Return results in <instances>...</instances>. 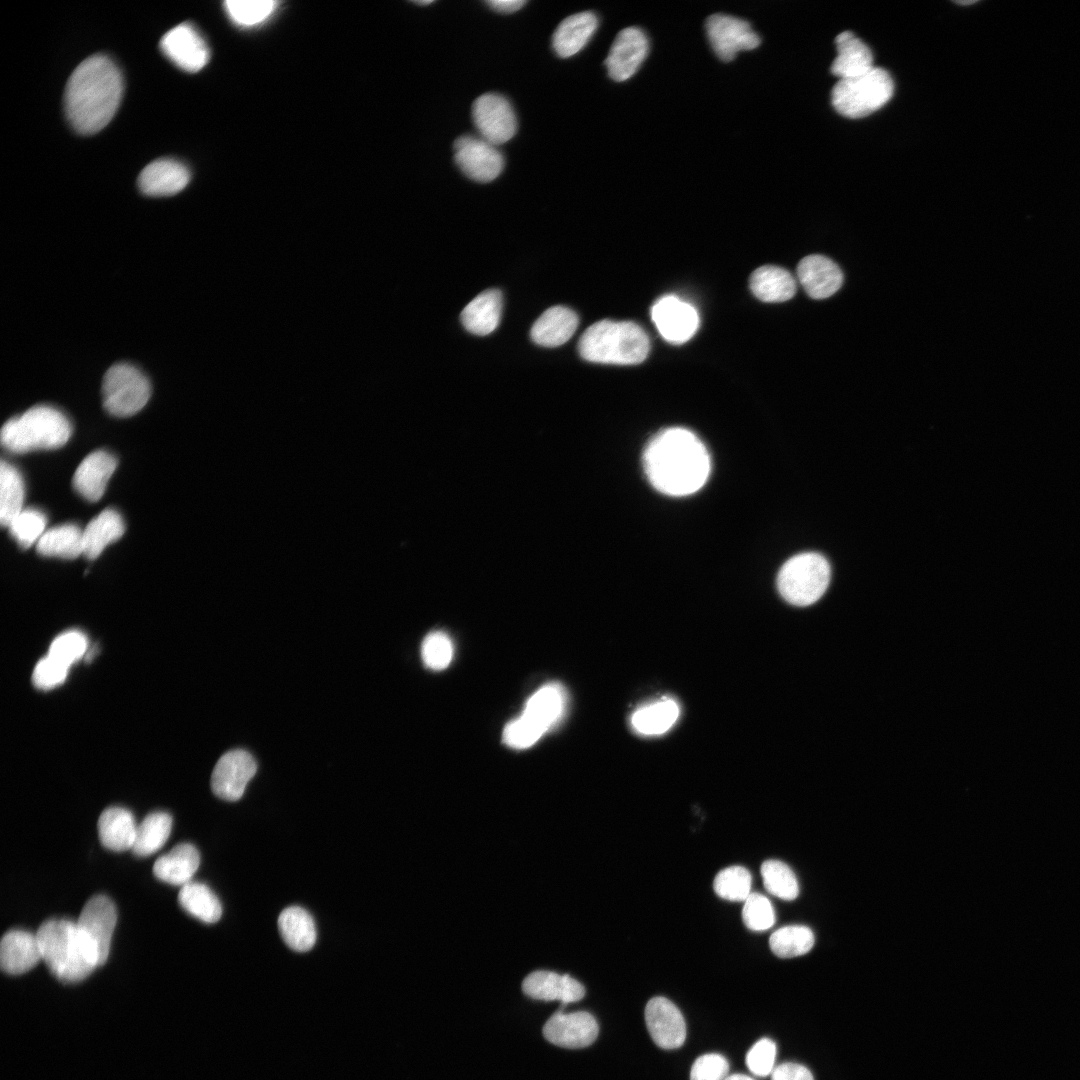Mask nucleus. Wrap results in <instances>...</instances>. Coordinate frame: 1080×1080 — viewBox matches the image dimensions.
Returning a JSON list of instances; mask_svg holds the SVG:
<instances>
[{"label": "nucleus", "instance_id": "37998d69", "mask_svg": "<svg viewBox=\"0 0 1080 1080\" xmlns=\"http://www.w3.org/2000/svg\"><path fill=\"white\" fill-rule=\"evenodd\" d=\"M453 643L443 631H433L423 640L421 657L426 667L434 671L447 668L453 658Z\"/></svg>", "mask_w": 1080, "mask_h": 1080}, {"label": "nucleus", "instance_id": "79ce46f5", "mask_svg": "<svg viewBox=\"0 0 1080 1080\" xmlns=\"http://www.w3.org/2000/svg\"><path fill=\"white\" fill-rule=\"evenodd\" d=\"M47 519L43 512L35 508L23 509L9 524L11 536L22 549L29 548L45 532Z\"/></svg>", "mask_w": 1080, "mask_h": 1080}, {"label": "nucleus", "instance_id": "2f4dec72", "mask_svg": "<svg viewBox=\"0 0 1080 1080\" xmlns=\"http://www.w3.org/2000/svg\"><path fill=\"white\" fill-rule=\"evenodd\" d=\"M125 525L121 515L107 508L94 517L83 530V555L97 558L107 545L122 537Z\"/></svg>", "mask_w": 1080, "mask_h": 1080}, {"label": "nucleus", "instance_id": "cd10ccee", "mask_svg": "<svg viewBox=\"0 0 1080 1080\" xmlns=\"http://www.w3.org/2000/svg\"><path fill=\"white\" fill-rule=\"evenodd\" d=\"M598 26V19L591 11L576 13L565 18L552 37L555 53L568 58L579 52L590 40Z\"/></svg>", "mask_w": 1080, "mask_h": 1080}, {"label": "nucleus", "instance_id": "c756f323", "mask_svg": "<svg viewBox=\"0 0 1080 1080\" xmlns=\"http://www.w3.org/2000/svg\"><path fill=\"white\" fill-rule=\"evenodd\" d=\"M749 285L755 297L763 302L778 303L791 299L797 290L796 280L786 269L764 265L750 276Z\"/></svg>", "mask_w": 1080, "mask_h": 1080}, {"label": "nucleus", "instance_id": "4c0bfd02", "mask_svg": "<svg viewBox=\"0 0 1080 1080\" xmlns=\"http://www.w3.org/2000/svg\"><path fill=\"white\" fill-rule=\"evenodd\" d=\"M0 487V522L8 527L24 509L25 488L21 473L4 460L1 461Z\"/></svg>", "mask_w": 1080, "mask_h": 1080}, {"label": "nucleus", "instance_id": "09e8293b", "mask_svg": "<svg viewBox=\"0 0 1080 1080\" xmlns=\"http://www.w3.org/2000/svg\"><path fill=\"white\" fill-rule=\"evenodd\" d=\"M68 669L67 665L47 655L39 660L34 668L33 684L39 689L54 688L64 682Z\"/></svg>", "mask_w": 1080, "mask_h": 1080}, {"label": "nucleus", "instance_id": "4be33fe9", "mask_svg": "<svg viewBox=\"0 0 1080 1080\" xmlns=\"http://www.w3.org/2000/svg\"><path fill=\"white\" fill-rule=\"evenodd\" d=\"M189 180L190 172L183 163L164 158L151 162L141 171L138 186L148 196H170L184 189Z\"/></svg>", "mask_w": 1080, "mask_h": 1080}, {"label": "nucleus", "instance_id": "1a4fd4ad", "mask_svg": "<svg viewBox=\"0 0 1080 1080\" xmlns=\"http://www.w3.org/2000/svg\"><path fill=\"white\" fill-rule=\"evenodd\" d=\"M150 395L149 380L131 364H115L103 377V405L113 416L129 417L138 413L147 404Z\"/></svg>", "mask_w": 1080, "mask_h": 1080}, {"label": "nucleus", "instance_id": "a878e982", "mask_svg": "<svg viewBox=\"0 0 1080 1080\" xmlns=\"http://www.w3.org/2000/svg\"><path fill=\"white\" fill-rule=\"evenodd\" d=\"M837 56L831 65V73L839 79L863 75L874 68L870 48L851 31H844L835 38Z\"/></svg>", "mask_w": 1080, "mask_h": 1080}, {"label": "nucleus", "instance_id": "ddd939ff", "mask_svg": "<svg viewBox=\"0 0 1080 1080\" xmlns=\"http://www.w3.org/2000/svg\"><path fill=\"white\" fill-rule=\"evenodd\" d=\"M651 317L661 336L674 344L688 341L699 326L697 310L675 295L658 299L652 306Z\"/></svg>", "mask_w": 1080, "mask_h": 1080}, {"label": "nucleus", "instance_id": "603ef678", "mask_svg": "<svg viewBox=\"0 0 1080 1080\" xmlns=\"http://www.w3.org/2000/svg\"><path fill=\"white\" fill-rule=\"evenodd\" d=\"M492 9L501 13H512L521 9L526 1L524 0H491L486 2Z\"/></svg>", "mask_w": 1080, "mask_h": 1080}, {"label": "nucleus", "instance_id": "f8f14e48", "mask_svg": "<svg viewBox=\"0 0 1080 1080\" xmlns=\"http://www.w3.org/2000/svg\"><path fill=\"white\" fill-rule=\"evenodd\" d=\"M454 159L459 169L471 180L487 183L503 170L504 158L495 145L485 139L463 135L454 142Z\"/></svg>", "mask_w": 1080, "mask_h": 1080}, {"label": "nucleus", "instance_id": "f3484780", "mask_svg": "<svg viewBox=\"0 0 1080 1080\" xmlns=\"http://www.w3.org/2000/svg\"><path fill=\"white\" fill-rule=\"evenodd\" d=\"M598 1024L586 1011L553 1014L543 1026V1036L552 1044L577 1049L591 1045L597 1038Z\"/></svg>", "mask_w": 1080, "mask_h": 1080}, {"label": "nucleus", "instance_id": "7c9ffc66", "mask_svg": "<svg viewBox=\"0 0 1080 1080\" xmlns=\"http://www.w3.org/2000/svg\"><path fill=\"white\" fill-rule=\"evenodd\" d=\"M137 824L132 813L123 807L105 809L98 820L99 838L104 847L120 852L132 849Z\"/></svg>", "mask_w": 1080, "mask_h": 1080}, {"label": "nucleus", "instance_id": "3c124183", "mask_svg": "<svg viewBox=\"0 0 1080 1080\" xmlns=\"http://www.w3.org/2000/svg\"><path fill=\"white\" fill-rule=\"evenodd\" d=\"M772 1080H814L808 1068L797 1063H783L771 1073Z\"/></svg>", "mask_w": 1080, "mask_h": 1080}, {"label": "nucleus", "instance_id": "ea45409f", "mask_svg": "<svg viewBox=\"0 0 1080 1080\" xmlns=\"http://www.w3.org/2000/svg\"><path fill=\"white\" fill-rule=\"evenodd\" d=\"M765 889L782 900H794L799 894V884L794 872L782 861L770 859L761 865Z\"/></svg>", "mask_w": 1080, "mask_h": 1080}, {"label": "nucleus", "instance_id": "2eb2a0df", "mask_svg": "<svg viewBox=\"0 0 1080 1080\" xmlns=\"http://www.w3.org/2000/svg\"><path fill=\"white\" fill-rule=\"evenodd\" d=\"M164 55L176 66L187 72L201 70L209 61L210 52L199 31L191 24L182 23L169 30L161 39Z\"/></svg>", "mask_w": 1080, "mask_h": 1080}, {"label": "nucleus", "instance_id": "39448f33", "mask_svg": "<svg viewBox=\"0 0 1080 1080\" xmlns=\"http://www.w3.org/2000/svg\"><path fill=\"white\" fill-rule=\"evenodd\" d=\"M72 433L68 418L58 409L37 405L9 419L1 430V443L12 453L62 447Z\"/></svg>", "mask_w": 1080, "mask_h": 1080}, {"label": "nucleus", "instance_id": "a18cd8bd", "mask_svg": "<svg viewBox=\"0 0 1080 1080\" xmlns=\"http://www.w3.org/2000/svg\"><path fill=\"white\" fill-rule=\"evenodd\" d=\"M742 919L752 931H764L775 923V912L770 900L759 893H751L744 901Z\"/></svg>", "mask_w": 1080, "mask_h": 1080}, {"label": "nucleus", "instance_id": "c85d7f7f", "mask_svg": "<svg viewBox=\"0 0 1080 1080\" xmlns=\"http://www.w3.org/2000/svg\"><path fill=\"white\" fill-rule=\"evenodd\" d=\"M199 864L200 854L196 847L190 843H180L155 861L153 872L163 882L183 886L191 881Z\"/></svg>", "mask_w": 1080, "mask_h": 1080}, {"label": "nucleus", "instance_id": "a19ab883", "mask_svg": "<svg viewBox=\"0 0 1080 1080\" xmlns=\"http://www.w3.org/2000/svg\"><path fill=\"white\" fill-rule=\"evenodd\" d=\"M752 877L743 866H729L717 873L713 888L715 893L728 901H745L751 894Z\"/></svg>", "mask_w": 1080, "mask_h": 1080}, {"label": "nucleus", "instance_id": "6e6552de", "mask_svg": "<svg viewBox=\"0 0 1080 1080\" xmlns=\"http://www.w3.org/2000/svg\"><path fill=\"white\" fill-rule=\"evenodd\" d=\"M830 565L820 554L806 552L790 558L781 567L777 587L781 596L795 606L816 602L830 582Z\"/></svg>", "mask_w": 1080, "mask_h": 1080}, {"label": "nucleus", "instance_id": "bb28decb", "mask_svg": "<svg viewBox=\"0 0 1080 1080\" xmlns=\"http://www.w3.org/2000/svg\"><path fill=\"white\" fill-rule=\"evenodd\" d=\"M502 309V292L498 289H489L478 294L465 306L460 319L467 331L475 335L485 336L497 328Z\"/></svg>", "mask_w": 1080, "mask_h": 1080}, {"label": "nucleus", "instance_id": "f03ea898", "mask_svg": "<svg viewBox=\"0 0 1080 1080\" xmlns=\"http://www.w3.org/2000/svg\"><path fill=\"white\" fill-rule=\"evenodd\" d=\"M122 94L123 78L118 66L106 55H93L81 62L67 81V119L80 134L97 133L114 117Z\"/></svg>", "mask_w": 1080, "mask_h": 1080}, {"label": "nucleus", "instance_id": "8fccbe9b", "mask_svg": "<svg viewBox=\"0 0 1080 1080\" xmlns=\"http://www.w3.org/2000/svg\"><path fill=\"white\" fill-rule=\"evenodd\" d=\"M727 1059L717 1053L704 1054L693 1063L690 1080H725L728 1076Z\"/></svg>", "mask_w": 1080, "mask_h": 1080}, {"label": "nucleus", "instance_id": "20e7f679", "mask_svg": "<svg viewBox=\"0 0 1080 1080\" xmlns=\"http://www.w3.org/2000/svg\"><path fill=\"white\" fill-rule=\"evenodd\" d=\"M650 350L646 332L631 321L604 319L589 326L578 342L580 356L589 362L634 365L643 362Z\"/></svg>", "mask_w": 1080, "mask_h": 1080}, {"label": "nucleus", "instance_id": "58836bf2", "mask_svg": "<svg viewBox=\"0 0 1080 1080\" xmlns=\"http://www.w3.org/2000/svg\"><path fill=\"white\" fill-rule=\"evenodd\" d=\"M812 930L802 925L784 926L772 933L769 945L780 958H793L806 954L814 945Z\"/></svg>", "mask_w": 1080, "mask_h": 1080}, {"label": "nucleus", "instance_id": "423d86ee", "mask_svg": "<svg viewBox=\"0 0 1080 1080\" xmlns=\"http://www.w3.org/2000/svg\"><path fill=\"white\" fill-rule=\"evenodd\" d=\"M567 704L565 688L558 682L539 688L526 701L522 714L503 730V742L513 749L534 745L562 718Z\"/></svg>", "mask_w": 1080, "mask_h": 1080}, {"label": "nucleus", "instance_id": "6ab92c4d", "mask_svg": "<svg viewBox=\"0 0 1080 1080\" xmlns=\"http://www.w3.org/2000/svg\"><path fill=\"white\" fill-rule=\"evenodd\" d=\"M648 1032L659 1047L675 1049L685 1041L686 1024L677 1006L665 997H654L645 1008Z\"/></svg>", "mask_w": 1080, "mask_h": 1080}, {"label": "nucleus", "instance_id": "c03bdc74", "mask_svg": "<svg viewBox=\"0 0 1080 1080\" xmlns=\"http://www.w3.org/2000/svg\"><path fill=\"white\" fill-rule=\"evenodd\" d=\"M276 5L277 2L271 0H228L225 9L235 23L252 26L264 21Z\"/></svg>", "mask_w": 1080, "mask_h": 1080}, {"label": "nucleus", "instance_id": "473e14b6", "mask_svg": "<svg viewBox=\"0 0 1080 1080\" xmlns=\"http://www.w3.org/2000/svg\"><path fill=\"white\" fill-rule=\"evenodd\" d=\"M282 939L297 952L309 951L317 938L315 922L308 911L299 906L284 909L278 918Z\"/></svg>", "mask_w": 1080, "mask_h": 1080}, {"label": "nucleus", "instance_id": "0eeeda50", "mask_svg": "<svg viewBox=\"0 0 1080 1080\" xmlns=\"http://www.w3.org/2000/svg\"><path fill=\"white\" fill-rule=\"evenodd\" d=\"M893 91L889 72L874 67L863 75L839 79L832 89V105L844 117L863 118L883 107Z\"/></svg>", "mask_w": 1080, "mask_h": 1080}, {"label": "nucleus", "instance_id": "5701e85b", "mask_svg": "<svg viewBox=\"0 0 1080 1080\" xmlns=\"http://www.w3.org/2000/svg\"><path fill=\"white\" fill-rule=\"evenodd\" d=\"M117 467L116 458L103 450L87 455L78 465L73 476V487L88 501H98Z\"/></svg>", "mask_w": 1080, "mask_h": 1080}, {"label": "nucleus", "instance_id": "a211bd4d", "mask_svg": "<svg viewBox=\"0 0 1080 1080\" xmlns=\"http://www.w3.org/2000/svg\"><path fill=\"white\" fill-rule=\"evenodd\" d=\"M117 921L114 903L105 895L91 897L84 905L76 921L83 933L95 946L103 965L109 955L111 939Z\"/></svg>", "mask_w": 1080, "mask_h": 1080}, {"label": "nucleus", "instance_id": "de8ad7c7", "mask_svg": "<svg viewBox=\"0 0 1080 1080\" xmlns=\"http://www.w3.org/2000/svg\"><path fill=\"white\" fill-rule=\"evenodd\" d=\"M776 1045L768 1038L758 1040L746 1055V1065L755 1075L765 1077L770 1075L775 1068Z\"/></svg>", "mask_w": 1080, "mask_h": 1080}, {"label": "nucleus", "instance_id": "7ed1b4c3", "mask_svg": "<svg viewBox=\"0 0 1080 1080\" xmlns=\"http://www.w3.org/2000/svg\"><path fill=\"white\" fill-rule=\"evenodd\" d=\"M42 960L50 972L64 983L85 979L101 961L95 946L77 922L49 919L36 932Z\"/></svg>", "mask_w": 1080, "mask_h": 1080}, {"label": "nucleus", "instance_id": "9d476101", "mask_svg": "<svg viewBox=\"0 0 1080 1080\" xmlns=\"http://www.w3.org/2000/svg\"><path fill=\"white\" fill-rule=\"evenodd\" d=\"M472 118L482 138L493 145L509 141L517 130V119L511 104L497 93L479 96L472 105Z\"/></svg>", "mask_w": 1080, "mask_h": 1080}, {"label": "nucleus", "instance_id": "6e6d98bb", "mask_svg": "<svg viewBox=\"0 0 1080 1080\" xmlns=\"http://www.w3.org/2000/svg\"><path fill=\"white\" fill-rule=\"evenodd\" d=\"M415 3H417L419 5H429V4L433 3V1H431V0H429V1H417Z\"/></svg>", "mask_w": 1080, "mask_h": 1080}, {"label": "nucleus", "instance_id": "9b49d317", "mask_svg": "<svg viewBox=\"0 0 1080 1080\" xmlns=\"http://www.w3.org/2000/svg\"><path fill=\"white\" fill-rule=\"evenodd\" d=\"M705 29L713 51L726 62L733 60L740 51L757 48L761 42L747 21L731 15L709 16Z\"/></svg>", "mask_w": 1080, "mask_h": 1080}, {"label": "nucleus", "instance_id": "393cba45", "mask_svg": "<svg viewBox=\"0 0 1080 1080\" xmlns=\"http://www.w3.org/2000/svg\"><path fill=\"white\" fill-rule=\"evenodd\" d=\"M579 324L578 315L565 306H553L545 310L530 330L532 341L544 347H557L566 343Z\"/></svg>", "mask_w": 1080, "mask_h": 1080}, {"label": "nucleus", "instance_id": "49530a36", "mask_svg": "<svg viewBox=\"0 0 1080 1080\" xmlns=\"http://www.w3.org/2000/svg\"><path fill=\"white\" fill-rule=\"evenodd\" d=\"M86 636L77 630L58 635L50 645L48 655L70 667L83 657L87 650Z\"/></svg>", "mask_w": 1080, "mask_h": 1080}, {"label": "nucleus", "instance_id": "dca6fc26", "mask_svg": "<svg viewBox=\"0 0 1080 1080\" xmlns=\"http://www.w3.org/2000/svg\"><path fill=\"white\" fill-rule=\"evenodd\" d=\"M648 51L649 41L642 29L632 26L621 30L604 61L609 77L618 82L629 79L637 72Z\"/></svg>", "mask_w": 1080, "mask_h": 1080}, {"label": "nucleus", "instance_id": "4468645a", "mask_svg": "<svg viewBox=\"0 0 1080 1080\" xmlns=\"http://www.w3.org/2000/svg\"><path fill=\"white\" fill-rule=\"evenodd\" d=\"M256 770L255 759L247 751L232 750L225 753L218 760L212 772L211 788L213 793L223 800H239Z\"/></svg>", "mask_w": 1080, "mask_h": 1080}, {"label": "nucleus", "instance_id": "412c9836", "mask_svg": "<svg viewBox=\"0 0 1080 1080\" xmlns=\"http://www.w3.org/2000/svg\"><path fill=\"white\" fill-rule=\"evenodd\" d=\"M798 280L813 299H825L835 294L843 283V273L830 258L812 254L804 257L796 269Z\"/></svg>", "mask_w": 1080, "mask_h": 1080}, {"label": "nucleus", "instance_id": "5fc2aeb1", "mask_svg": "<svg viewBox=\"0 0 1080 1080\" xmlns=\"http://www.w3.org/2000/svg\"><path fill=\"white\" fill-rule=\"evenodd\" d=\"M976 2L977 1H974V0L973 1H956V3L959 4V5H971V4H974Z\"/></svg>", "mask_w": 1080, "mask_h": 1080}, {"label": "nucleus", "instance_id": "f257e3e1", "mask_svg": "<svg viewBox=\"0 0 1080 1080\" xmlns=\"http://www.w3.org/2000/svg\"><path fill=\"white\" fill-rule=\"evenodd\" d=\"M643 467L655 489L671 496H684L705 484L711 461L705 445L693 432L673 427L649 441L643 453Z\"/></svg>", "mask_w": 1080, "mask_h": 1080}, {"label": "nucleus", "instance_id": "c9c22d12", "mask_svg": "<svg viewBox=\"0 0 1080 1080\" xmlns=\"http://www.w3.org/2000/svg\"><path fill=\"white\" fill-rule=\"evenodd\" d=\"M178 901L185 911L205 923H215L222 915L218 897L203 883L190 881L183 885Z\"/></svg>", "mask_w": 1080, "mask_h": 1080}, {"label": "nucleus", "instance_id": "b1692460", "mask_svg": "<svg viewBox=\"0 0 1080 1080\" xmlns=\"http://www.w3.org/2000/svg\"><path fill=\"white\" fill-rule=\"evenodd\" d=\"M42 960L36 934L25 930L6 932L0 943V965L10 975L23 974Z\"/></svg>", "mask_w": 1080, "mask_h": 1080}, {"label": "nucleus", "instance_id": "e433bc0d", "mask_svg": "<svg viewBox=\"0 0 1080 1080\" xmlns=\"http://www.w3.org/2000/svg\"><path fill=\"white\" fill-rule=\"evenodd\" d=\"M172 817L163 811L148 814L137 825L132 851L137 856H149L159 850L169 838Z\"/></svg>", "mask_w": 1080, "mask_h": 1080}, {"label": "nucleus", "instance_id": "864d4df0", "mask_svg": "<svg viewBox=\"0 0 1080 1080\" xmlns=\"http://www.w3.org/2000/svg\"><path fill=\"white\" fill-rule=\"evenodd\" d=\"M725 1080H754L753 1078L745 1074H732L728 1075Z\"/></svg>", "mask_w": 1080, "mask_h": 1080}, {"label": "nucleus", "instance_id": "72a5a7b5", "mask_svg": "<svg viewBox=\"0 0 1080 1080\" xmlns=\"http://www.w3.org/2000/svg\"><path fill=\"white\" fill-rule=\"evenodd\" d=\"M36 550L45 557L77 558L83 554V530L72 523L52 527L40 537Z\"/></svg>", "mask_w": 1080, "mask_h": 1080}, {"label": "nucleus", "instance_id": "aec40b11", "mask_svg": "<svg viewBox=\"0 0 1080 1080\" xmlns=\"http://www.w3.org/2000/svg\"><path fill=\"white\" fill-rule=\"evenodd\" d=\"M522 990L532 999L560 1001L561 1011L569 1003L579 1001L585 996V988L576 979L546 970H537L526 976Z\"/></svg>", "mask_w": 1080, "mask_h": 1080}, {"label": "nucleus", "instance_id": "f704fd0d", "mask_svg": "<svg viewBox=\"0 0 1080 1080\" xmlns=\"http://www.w3.org/2000/svg\"><path fill=\"white\" fill-rule=\"evenodd\" d=\"M679 713L676 701L663 698L638 708L631 716V725L639 734L660 735L674 725Z\"/></svg>", "mask_w": 1080, "mask_h": 1080}]
</instances>
